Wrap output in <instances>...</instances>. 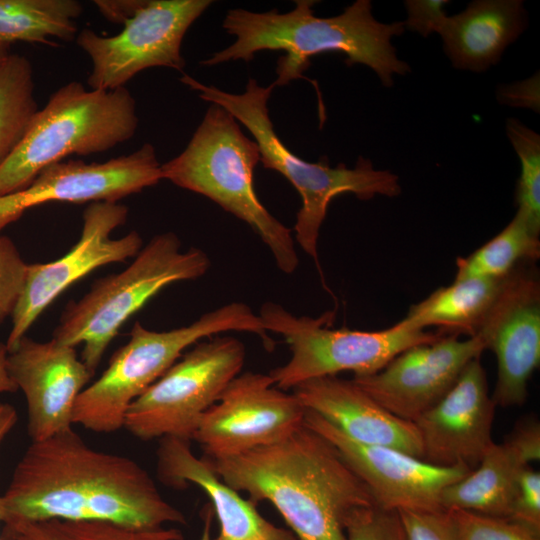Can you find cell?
Segmentation results:
<instances>
[{
    "label": "cell",
    "mask_w": 540,
    "mask_h": 540,
    "mask_svg": "<svg viewBox=\"0 0 540 540\" xmlns=\"http://www.w3.org/2000/svg\"><path fill=\"white\" fill-rule=\"evenodd\" d=\"M1 497L5 519L103 521L132 529L186 524L138 462L92 448L73 428L31 442Z\"/></svg>",
    "instance_id": "6da1fadb"
},
{
    "label": "cell",
    "mask_w": 540,
    "mask_h": 540,
    "mask_svg": "<svg viewBox=\"0 0 540 540\" xmlns=\"http://www.w3.org/2000/svg\"><path fill=\"white\" fill-rule=\"evenodd\" d=\"M208 459L227 485L246 492L255 505L270 502L297 540H348L346 516L374 505L337 448L305 424L279 442Z\"/></svg>",
    "instance_id": "7a4b0ae2"
},
{
    "label": "cell",
    "mask_w": 540,
    "mask_h": 540,
    "mask_svg": "<svg viewBox=\"0 0 540 540\" xmlns=\"http://www.w3.org/2000/svg\"><path fill=\"white\" fill-rule=\"evenodd\" d=\"M314 3L295 0V8L286 13L276 9L228 10L222 27L236 40L200 63L214 66L237 60L249 62L257 52L283 50L286 54L277 62L276 86L302 78L312 56L329 52L345 54L348 66H368L387 87L393 85L394 74L405 75L410 71L391 43L392 37L404 32L403 21L389 24L377 21L369 0H357L341 14L325 18L314 15Z\"/></svg>",
    "instance_id": "3957f363"
},
{
    "label": "cell",
    "mask_w": 540,
    "mask_h": 540,
    "mask_svg": "<svg viewBox=\"0 0 540 540\" xmlns=\"http://www.w3.org/2000/svg\"><path fill=\"white\" fill-rule=\"evenodd\" d=\"M180 81L197 91L202 100L223 107L240 121L255 138L263 166L281 173L299 192L302 205L296 215L295 239L318 268L320 228L333 198L353 193L361 200H368L375 195L395 197L401 193L397 175L374 169L371 161L362 156L349 169L344 163L336 167H330L327 162L310 163L292 153L274 131L269 116L267 104L276 87L274 82L264 87L250 78L243 93L233 94L202 84L186 74Z\"/></svg>",
    "instance_id": "277c9868"
},
{
    "label": "cell",
    "mask_w": 540,
    "mask_h": 540,
    "mask_svg": "<svg viewBox=\"0 0 540 540\" xmlns=\"http://www.w3.org/2000/svg\"><path fill=\"white\" fill-rule=\"evenodd\" d=\"M259 161L255 140L244 135L226 109L211 104L183 152L161 164V174L247 223L269 248L277 267L290 274L298 266L294 240L290 229L257 197L253 176Z\"/></svg>",
    "instance_id": "5b68a950"
},
{
    "label": "cell",
    "mask_w": 540,
    "mask_h": 540,
    "mask_svg": "<svg viewBox=\"0 0 540 540\" xmlns=\"http://www.w3.org/2000/svg\"><path fill=\"white\" fill-rule=\"evenodd\" d=\"M256 334L273 347L264 324L242 302H231L203 314L195 322L169 331H153L135 322L128 342L113 353L102 375L79 394L73 424L97 433H112L124 425L130 404L143 394L198 341L223 332Z\"/></svg>",
    "instance_id": "8992f818"
},
{
    "label": "cell",
    "mask_w": 540,
    "mask_h": 540,
    "mask_svg": "<svg viewBox=\"0 0 540 540\" xmlns=\"http://www.w3.org/2000/svg\"><path fill=\"white\" fill-rule=\"evenodd\" d=\"M136 102L125 87L87 90L72 81L34 114L22 140L0 167V197L26 188L45 167L70 155L100 153L136 132Z\"/></svg>",
    "instance_id": "52a82bcc"
},
{
    "label": "cell",
    "mask_w": 540,
    "mask_h": 540,
    "mask_svg": "<svg viewBox=\"0 0 540 540\" xmlns=\"http://www.w3.org/2000/svg\"><path fill=\"white\" fill-rule=\"evenodd\" d=\"M209 267L203 250L182 251L175 233L158 234L126 269L96 280L81 299L67 304L52 338L72 347L83 344L80 359L94 373L106 348L135 312L165 287L200 278Z\"/></svg>",
    "instance_id": "ba28073f"
},
{
    "label": "cell",
    "mask_w": 540,
    "mask_h": 540,
    "mask_svg": "<svg viewBox=\"0 0 540 540\" xmlns=\"http://www.w3.org/2000/svg\"><path fill=\"white\" fill-rule=\"evenodd\" d=\"M259 317L265 329L281 335L290 348V359L269 373L275 386L285 391L343 371L354 376L377 373L403 351L445 335L411 327L403 320L381 331L331 329L333 312L317 318L295 316L274 302L264 303Z\"/></svg>",
    "instance_id": "9c48e42d"
},
{
    "label": "cell",
    "mask_w": 540,
    "mask_h": 540,
    "mask_svg": "<svg viewBox=\"0 0 540 540\" xmlns=\"http://www.w3.org/2000/svg\"><path fill=\"white\" fill-rule=\"evenodd\" d=\"M245 355L244 344L233 336L197 342L130 404L123 427L144 441L191 442L203 414L240 374Z\"/></svg>",
    "instance_id": "30bf717a"
},
{
    "label": "cell",
    "mask_w": 540,
    "mask_h": 540,
    "mask_svg": "<svg viewBox=\"0 0 540 540\" xmlns=\"http://www.w3.org/2000/svg\"><path fill=\"white\" fill-rule=\"evenodd\" d=\"M211 4V0H142L116 35L103 36L83 29L76 43L92 63L87 80L91 89L125 87L137 73L153 67L182 72L183 38Z\"/></svg>",
    "instance_id": "8fae6325"
},
{
    "label": "cell",
    "mask_w": 540,
    "mask_h": 540,
    "mask_svg": "<svg viewBox=\"0 0 540 540\" xmlns=\"http://www.w3.org/2000/svg\"><path fill=\"white\" fill-rule=\"evenodd\" d=\"M305 412L269 374L245 372L203 414L193 440L208 458L233 456L285 439L304 424Z\"/></svg>",
    "instance_id": "7c38bea8"
},
{
    "label": "cell",
    "mask_w": 540,
    "mask_h": 540,
    "mask_svg": "<svg viewBox=\"0 0 540 540\" xmlns=\"http://www.w3.org/2000/svg\"><path fill=\"white\" fill-rule=\"evenodd\" d=\"M128 208L118 202H92L83 212L78 242L61 258L28 265L22 295L12 314L7 352L26 336L40 314L69 286L103 265L135 257L143 240L133 230L121 238L112 232L126 222Z\"/></svg>",
    "instance_id": "4fadbf2b"
},
{
    "label": "cell",
    "mask_w": 540,
    "mask_h": 540,
    "mask_svg": "<svg viewBox=\"0 0 540 540\" xmlns=\"http://www.w3.org/2000/svg\"><path fill=\"white\" fill-rule=\"evenodd\" d=\"M535 263H520L507 275L476 334L496 357L491 397L504 408L524 404L528 381L540 363V278Z\"/></svg>",
    "instance_id": "5bb4252c"
},
{
    "label": "cell",
    "mask_w": 540,
    "mask_h": 540,
    "mask_svg": "<svg viewBox=\"0 0 540 540\" xmlns=\"http://www.w3.org/2000/svg\"><path fill=\"white\" fill-rule=\"evenodd\" d=\"M304 424L329 440L370 491L374 505L386 510H444L443 490L465 477V466L440 467L403 451L355 442L312 411Z\"/></svg>",
    "instance_id": "9a60e30c"
},
{
    "label": "cell",
    "mask_w": 540,
    "mask_h": 540,
    "mask_svg": "<svg viewBox=\"0 0 540 540\" xmlns=\"http://www.w3.org/2000/svg\"><path fill=\"white\" fill-rule=\"evenodd\" d=\"M160 180L161 164L150 143L103 163L56 162L42 169L26 188L0 197V232L34 206L50 201L118 202Z\"/></svg>",
    "instance_id": "2e32d148"
},
{
    "label": "cell",
    "mask_w": 540,
    "mask_h": 540,
    "mask_svg": "<svg viewBox=\"0 0 540 540\" xmlns=\"http://www.w3.org/2000/svg\"><path fill=\"white\" fill-rule=\"evenodd\" d=\"M486 350L479 336L444 335L413 346L379 372L352 381L387 411L414 422L453 387L466 365Z\"/></svg>",
    "instance_id": "e0dca14e"
},
{
    "label": "cell",
    "mask_w": 540,
    "mask_h": 540,
    "mask_svg": "<svg viewBox=\"0 0 540 540\" xmlns=\"http://www.w3.org/2000/svg\"><path fill=\"white\" fill-rule=\"evenodd\" d=\"M5 368L25 396L31 442L72 428L76 399L94 374L75 347L53 338L39 342L24 336L7 352Z\"/></svg>",
    "instance_id": "ac0fdd59"
},
{
    "label": "cell",
    "mask_w": 540,
    "mask_h": 540,
    "mask_svg": "<svg viewBox=\"0 0 540 540\" xmlns=\"http://www.w3.org/2000/svg\"><path fill=\"white\" fill-rule=\"evenodd\" d=\"M496 407L484 367L476 357L449 392L413 422L421 440L422 460L440 467L475 469L493 443Z\"/></svg>",
    "instance_id": "d6986e66"
},
{
    "label": "cell",
    "mask_w": 540,
    "mask_h": 540,
    "mask_svg": "<svg viewBox=\"0 0 540 540\" xmlns=\"http://www.w3.org/2000/svg\"><path fill=\"white\" fill-rule=\"evenodd\" d=\"M292 392L306 410L319 415L351 440L394 448L422 459L415 424L387 411L352 380L323 376L298 384Z\"/></svg>",
    "instance_id": "ffe728a7"
},
{
    "label": "cell",
    "mask_w": 540,
    "mask_h": 540,
    "mask_svg": "<svg viewBox=\"0 0 540 540\" xmlns=\"http://www.w3.org/2000/svg\"><path fill=\"white\" fill-rule=\"evenodd\" d=\"M157 474L171 488L184 489L194 484L205 492L219 524L218 535L213 540H297L290 530L268 521L253 502L227 485L206 456L196 457L190 441L161 438Z\"/></svg>",
    "instance_id": "44dd1931"
},
{
    "label": "cell",
    "mask_w": 540,
    "mask_h": 540,
    "mask_svg": "<svg viewBox=\"0 0 540 540\" xmlns=\"http://www.w3.org/2000/svg\"><path fill=\"white\" fill-rule=\"evenodd\" d=\"M527 25L520 0H479L447 17L438 31L456 69L482 72L495 65Z\"/></svg>",
    "instance_id": "7402d4cb"
},
{
    "label": "cell",
    "mask_w": 540,
    "mask_h": 540,
    "mask_svg": "<svg viewBox=\"0 0 540 540\" xmlns=\"http://www.w3.org/2000/svg\"><path fill=\"white\" fill-rule=\"evenodd\" d=\"M528 465L506 439L500 444L493 442L475 469L443 490L441 506L444 510L461 509L508 518L520 475Z\"/></svg>",
    "instance_id": "603a6c76"
},
{
    "label": "cell",
    "mask_w": 540,
    "mask_h": 540,
    "mask_svg": "<svg viewBox=\"0 0 540 540\" xmlns=\"http://www.w3.org/2000/svg\"><path fill=\"white\" fill-rule=\"evenodd\" d=\"M510 274V273H509ZM507 275L499 278L470 277L440 287L412 305L404 319L411 327L437 326L445 335L477 334L494 304Z\"/></svg>",
    "instance_id": "cb8c5ba5"
},
{
    "label": "cell",
    "mask_w": 540,
    "mask_h": 540,
    "mask_svg": "<svg viewBox=\"0 0 540 540\" xmlns=\"http://www.w3.org/2000/svg\"><path fill=\"white\" fill-rule=\"evenodd\" d=\"M82 10L75 0H0V42L55 46L53 37L72 41Z\"/></svg>",
    "instance_id": "d4e9b609"
},
{
    "label": "cell",
    "mask_w": 540,
    "mask_h": 540,
    "mask_svg": "<svg viewBox=\"0 0 540 540\" xmlns=\"http://www.w3.org/2000/svg\"><path fill=\"white\" fill-rule=\"evenodd\" d=\"M0 540H183L176 527L132 529L103 521L6 518Z\"/></svg>",
    "instance_id": "484cf974"
},
{
    "label": "cell",
    "mask_w": 540,
    "mask_h": 540,
    "mask_svg": "<svg viewBox=\"0 0 540 540\" xmlns=\"http://www.w3.org/2000/svg\"><path fill=\"white\" fill-rule=\"evenodd\" d=\"M539 257V232L517 210L514 218L499 234L469 256L457 258L455 280L504 277L520 263L536 262Z\"/></svg>",
    "instance_id": "4316f807"
},
{
    "label": "cell",
    "mask_w": 540,
    "mask_h": 540,
    "mask_svg": "<svg viewBox=\"0 0 540 540\" xmlns=\"http://www.w3.org/2000/svg\"><path fill=\"white\" fill-rule=\"evenodd\" d=\"M38 109L30 61L10 54L0 65V167L22 140Z\"/></svg>",
    "instance_id": "83f0119b"
},
{
    "label": "cell",
    "mask_w": 540,
    "mask_h": 540,
    "mask_svg": "<svg viewBox=\"0 0 540 540\" xmlns=\"http://www.w3.org/2000/svg\"><path fill=\"white\" fill-rule=\"evenodd\" d=\"M508 138L515 149L521 171L516 188V203L532 228L540 233V137L517 119L506 123Z\"/></svg>",
    "instance_id": "f1b7e54d"
},
{
    "label": "cell",
    "mask_w": 540,
    "mask_h": 540,
    "mask_svg": "<svg viewBox=\"0 0 540 540\" xmlns=\"http://www.w3.org/2000/svg\"><path fill=\"white\" fill-rule=\"evenodd\" d=\"M447 511L457 540H540V535L508 518L461 509Z\"/></svg>",
    "instance_id": "f546056e"
},
{
    "label": "cell",
    "mask_w": 540,
    "mask_h": 540,
    "mask_svg": "<svg viewBox=\"0 0 540 540\" xmlns=\"http://www.w3.org/2000/svg\"><path fill=\"white\" fill-rule=\"evenodd\" d=\"M344 528L348 540H406L398 512L375 505L353 509Z\"/></svg>",
    "instance_id": "4dcf8cb0"
},
{
    "label": "cell",
    "mask_w": 540,
    "mask_h": 540,
    "mask_svg": "<svg viewBox=\"0 0 540 540\" xmlns=\"http://www.w3.org/2000/svg\"><path fill=\"white\" fill-rule=\"evenodd\" d=\"M28 265L13 241L0 235V325L12 316L22 295Z\"/></svg>",
    "instance_id": "1f68e13d"
},
{
    "label": "cell",
    "mask_w": 540,
    "mask_h": 540,
    "mask_svg": "<svg viewBox=\"0 0 540 540\" xmlns=\"http://www.w3.org/2000/svg\"><path fill=\"white\" fill-rule=\"evenodd\" d=\"M406 540H457L452 518L447 510L397 511Z\"/></svg>",
    "instance_id": "d6a6232c"
},
{
    "label": "cell",
    "mask_w": 540,
    "mask_h": 540,
    "mask_svg": "<svg viewBox=\"0 0 540 540\" xmlns=\"http://www.w3.org/2000/svg\"><path fill=\"white\" fill-rule=\"evenodd\" d=\"M508 519L540 535V473L530 465L520 475L517 496Z\"/></svg>",
    "instance_id": "836d02e7"
},
{
    "label": "cell",
    "mask_w": 540,
    "mask_h": 540,
    "mask_svg": "<svg viewBox=\"0 0 540 540\" xmlns=\"http://www.w3.org/2000/svg\"><path fill=\"white\" fill-rule=\"evenodd\" d=\"M447 0H408L405 1L407 19L405 28L419 33L423 37L436 32L448 17L444 11Z\"/></svg>",
    "instance_id": "e575fe53"
},
{
    "label": "cell",
    "mask_w": 540,
    "mask_h": 540,
    "mask_svg": "<svg viewBox=\"0 0 540 540\" xmlns=\"http://www.w3.org/2000/svg\"><path fill=\"white\" fill-rule=\"evenodd\" d=\"M530 464L540 459V424L535 417L518 422L506 437Z\"/></svg>",
    "instance_id": "d590c367"
},
{
    "label": "cell",
    "mask_w": 540,
    "mask_h": 540,
    "mask_svg": "<svg viewBox=\"0 0 540 540\" xmlns=\"http://www.w3.org/2000/svg\"><path fill=\"white\" fill-rule=\"evenodd\" d=\"M539 87V77H533L521 83L502 87L498 91V98L509 105L528 106L535 111L539 110V90H529Z\"/></svg>",
    "instance_id": "8d00e7d4"
},
{
    "label": "cell",
    "mask_w": 540,
    "mask_h": 540,
    "mask_svg": "<svg viewBox=\"0 0 540 540\" xmlns=\"http://www.w3.org/2000/svg\"><path fill=\"white\" fill-rule=\"evenodd\" d=\"M142 0L128 1H111V0H96L95 5L99 12L109 21L123 24L127 19L132 17L139 8Z\"/></svg>",
    "instance_id": "74e56055"
},
{
    "label": "cell",
    "mask_w": 540,
    "mask_h": 540,
    "mask_svg": "<svg viewBox=\"0 0 540 540\" xmlns=\"http://www.w3.org/2000/svg\"><path fill=\"white\" fill-rule=\"evenodd\" d=\"M17 420L18 415L14 406L0 402V445L14 428Z\"/></svg>",
    "instance_id": "f35d334b"
},
{
    "label": "cell",
    "mask_w": 540,
    "mask_h": 540,
    "mask_svg": "<svg viewBox=\"0 0 540 540\" xmlns=\"http://www.w3.org/2000/svg\"><path fill=\"white\" fill-rule=\"evenodd\" d=\"M7 355L6 345L0 343V393L1 392H15L17 387L9 378L6 368L5 359Z\"/></svg>",
    "instance_id": "ab89813d"
},
{
    "label": "cell",
    "mask_w": 540,
    "mask_h": 540,
    "mask_svg": "<svg viewBox=\"0 0 540 540\" xmlns=\"http://www.w3.org/2000/svg\"><path fill=\"white\" fill-rule=\"evenodd\" d=\"M213 519V510L210 504L205 506L203 511V529L199 540H212L211 525Z\"/></svg>",
    "instance_id": "60d3db41"
},
{
    "label": "cell",
    "mask_w": 540,
    "mask_h": 540,
    "mask_svg": "<svg viewBox=\"0 0 540 540\" xmlns=\"http://www.w3.org/2000/svg\"><path fill=\"white\" fill-rule=\"evenodd\" d=\"M9 55V45L0 42V65L7 59Z\"/></svg>",
    "instance_id": "b9f144b4"
},
{
    "label": "cell",
    "mask_w": 540,
    "mask_h": 540,
    "mask_svg": "<svg viewBox=\"0 0 540 540\" xmlns=\"http://www.w3.org/2000/svg\"><path fill=\"white\" fill-rule=\"evenodd\" d=\"M5 519V511L3 507L2 497L0 496V524L3 523Z\"/></svg>",
    "instance_id": "7bdbcfd3"
}]
</instances>
